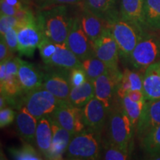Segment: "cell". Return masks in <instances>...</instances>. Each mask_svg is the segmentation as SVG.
I'll return each mask as SVG.
<instances>
[{
  "instance_id": "obj_41",
  "label": "cell",
  "mask_w": 160,
  "mask_h": 160,
  "mask_svg": "<svg viewBox=\"0 0 160 160\" xmlns=\"http://www.w3.org/2000/svg\"><path fill=\"white\" fill-rule=\"evenodd\" d=\"M128 96L130 99L135 102H141L145 100L143 91H131L128 93Z\"/></svg>"
},
{
  "instance_id": "obj_1",
  "label": "cell",
  "mask_w": 160,
  "mask_h": 160,
  "mask_svg": "<svg viewBox=\"0 0 160 160\" xmlns=\"http://www.w3.org/2000/svg\"><path fill=\"white\" fill-rule=\"evenodd\" d=\"M105 128V137L110 142L131 152L136 131L117 96L108 113Z\"/></svg>"
},
{
  "instance_id": "obj_28",
  "label": "cell",
  "mask_w": 160,
  "mask_h": 160,
  "mask_svg": "<svg viewBox=\"0 0 160 160\" xmlns=\"http://www.w3.org/2000/svg\"><path fill=\"white\" fill-rule=\"evenodd\" d=\"M83 69L89 79L94 80L108 71V68L96 55L90 57L82 62Z\"/></svg>"
},
{
  "instance_id": "obj_24",
  "label": "cell",
  "mask_w": 160,
  "mask_h": 160,
  "mask_svg": "<svg viewBox=\"0 0 160 160\" xmlns=\"http://www.w3.org/2000/svg\"><path fill=\"white\" fill-rule=\"evenodd\" d=\"M144 0H121L119 16L122 19L145 29L144 22Z\"/></svg>"
},
{
  "instance_id": "obj_34",
  "label": "cell",
  "mask_w": 160,
  "mask_h": 160,
  "mask_svg": "<svg viewBox=\"0 0 160 160\" xmlns=\"http://www.w3.org/2000/svg\"><path fill=\"white\" fill-rule=\"evenodd\" d=\"M19 24V20L14 16L1 14L0 16V36L5 35L6 32L12 28H17Z\"/></svg>"
},
{
  "instance_id": "obj_8",
  "label": "cell",
  "mask_w": 160,
  "mask_h": 160,
  "mask_svg": "<svg viewBox=\"0 0 160 160\" xmlns=\"http://www.w3.org/2000/svg\"><path fill=\"white\" fill-rule=\"evenodd\" d=\"M51 117L74 136L85 129L83 109L73 105L68 100H61Z\"/></svg>"
},
{
  "instance_id": "obj_2",
  "label": "cell",
  "mask_w": 160,
  "mask_h": 160,
  "mask_svg": "<svg viewBox=\"0 0 160 160\" xmlns=\"http://www.w3.org/2000/svg\"><path fill=\"white\" fill-rule=\"evenodd\" d=\"M37 19L44 36L57 44L66 42L73 20L67 5H56L41 10Z\"/></svg>"
},
{
  "instance_id": "obj_27",
  "label": "cell",
  "mask_w": 160,
  "mask_h": 160,
  "mask_svg": "<svg viewBox=\"0 0 160 160\" xmlns=\"http://www.w3.org/2000/svg\"><path fill=\"white\" fill-rule=\"evenodd\" d=\"M140 142L143 151L152 159L160 157V125L148 132Z\"/></svg>"
},
{
  "instance_id": "obj_26",
  "label": "cell",
  "mask_w": 160,
  "mask_h": 160,
  "mask_svg": "<svg viewBox=\"0 0 160 160\" xmlns=\"http://www.w3.org/2000/svg\"><path fill=\"white\" fill-rule=\"evenodd\" d=\"M143 16L146 30L160 31V0H144Z\"/></svg>"
},
{
  "instance_id": "obj_19",
  "label": "cell",
  "mask_w": 160,
  "mask_h": 160,
  "mask_svg": "<svg viewBox=\"0 0 160 160\" xmlns=\"http://www.w3.org/2000/svg\"><path fill=\"white\" fill-rule=\"evenodd\" d=\"M143 93L146 101L160 99V59L144 72Z\"/></svg>"
},
{
  "instance_id": "obj_21",
  "label": "cell",
  "mask_w": 160,
  "mask_h": 160,
  "mask_svg": "<svg viewBox=\"0 0 160 160\" xmlns=\"http://www.w3.org/2000/svg\"><path fill=\"white\" fill-rule=\"evenodd\" d=\"M83 11L79 17L82 27L89 39L94 43L102 34L104 30L107 28V22L105 19H102L91 13L88 10L82 8Z\"/></svg>"
},
{
  "instance_id": "obj_42",
  "label": "cell",
  "mask_w": 160,
  "mask_h": 160,
  "mask_svg": "<svg viewBox=\"0 0 160 160\" xmlns=\"http://www.w3.org/2000/svg\"><path fill=\"white\" fill-rule=\"evenodd\" d=\"M5 1L7 3H8L9 5L17 8V9H22L24 8L28 7L26 5L25 2H24L23 0H5Z\"/></svg>"
},
{
  "instance_id": "obj_7",
  "label": "cell",
  "mask_w": 160,
  "mask_h": 160,
  "mask_svg": "<svg viewBox=\"0 0 160 160\" xmlns=\"http://www.w3.org/2000/svg\"><path fill=\"white\" fill-rule=\"evenodd\" d=\"M42 73V87L60 100L68 99L72 88L71 70L45 65Z\"/></svg>"
},
{
  "instance_id": "obj_5",
  "label": "cell",
  "mask_w": 160,
  "mask_h": 160,
  "mask_svg": "<svg viewBox=\"0 0 160 160\" xmlns=\"http://www.w3.org/2000/svg\"><path fill=\"white\" fill-rule=\"evenodd\" d=\"M160 59V37L145 31L132 52L129 62L138 71H145Z\"/></svg>"
},
{
  "instance_id": "obj_3",
  "label": "cell",
  "mask_w": 160,
  "mask_h": 160,
  "mask_svg": "<svg viewBox=\"0 0 160 160\" xmlns=\"http://www.w3.org/2000/svg\"><path fill=\"white\" fill-rule=\"evenodd\" d=\"M102 132L85 128L73 136L65 153L67 159L96 160L102 155Z\"/></svg>"
},
{
  "instance_id": "obj_9",
  "label": "cell",
  "mask_w": 160,
  "mask_h": 160,
  "mask_svg": "<svg viewBox=\"0 0 160 160\" xmlns=\"http://www.w3.org/2000/svg\"><path fill=\"white\" fill-rule=\"evenodd\" d=\"M18 30V53L20 57L31 58L34 55L43 37L37 16L33 19L21 23Z\"/></svg>"
},
{
  "instance_id": "obj_30",
  "label": "cell",
  "mask_w": 160,
  "mask_h": 160,
  "mask_svg": "<svg viewBox=\"0 0 160 160\" xmlns=\"http://www.w3.org/2000/svg\"><path fill=\"white\" fill-rule=\"evenodd\" d=\"M131 152L113 145L104 137L102 140V154L105 160H126L130 159Z\"/></svg>"
},
{
  "instance_id": "obj_33",
  "label": "cell",
  "mask_w": 160,
  "mask_h": 160,
  "mask_svg": "<svg viewBox=\"0 0 160 160\" xmlns=\"http://www.w3.org/2000/svg\"><path fill=\"white\" fill-rule=\"evenodd\" d=\"M122 73L128 78L131 85V91H143V76L144 73L131 71L128 68L124 70Z\"/></svg>"
},
{
  "instance_id": "obj_31",
  "label": "cell",
  "mask_w": 160,
  "mask_h": 160,
  "mask_svg": "<svg viewBox=\"0 0 160 160\" xmlns=\"http://www.w3.org/2000/svg\"><path fill=\"white\" fill-rule=\"evenodd\" d=\"M120 99H121L122 105L126 113L128 116L133 128L136 131L146 100H143L141 102H135L130 99L128 96H125Z\"/></svg>"
},
{
  "instance_id": "obj_17",
  "label": "cell",
  "mask_w": 160,
  "mask_h": 160,
  "mask_svg": "<svg viewBox=\"0 0 160 160\" xmlns=\"http://www.w3.org/2000/svg\"><path fill=\"white\" fill-rule=\"evenodd\" d=\"M51 121L53 129V139L47 159H62L63 155L67 151L73 135L68 131L61 127L51 117Z\"/></svg>"
},
{
  "instance_id": "obj_14",
  "label": "cell",
  "mask_w": 160,
  "mask_h": 160,
  "mask_svg": "<svg viewBox=\"0 0 160 160\" xmlns=\"http://www.w3.org/2000/svg\"><path fill=\"white\" fill-rule=\"evenodd\" d=\"M82 109L84 122L86 128L102 133L108 113L104 104L94 97L84 106Z\"/></svg>"
},
{
  "instance_id": "obj_11",
  "label": "cell",
  "mask_w": 160,
  "mask_h": 160,
  "mask_svg": "<svg viewBox=\"0 0 160 160\" xmlns=\"http://www.w3.org/2000/svg\"><path fill=\"white\" fill-rule=\"evenodd\" d=\"M65 43L68 48L82 62L95 55L93 42L84 31L79 17H73V23Z\"/></svg>"
},
{
  "instance_id": "obj_38",
  "label": "cell",
  "mask_w": 160,
  "mask_h": 160,
  "mask_svg": "<svg viewBox=\"0 0 160 160\" xmlns=\"http://www.w3.org/2000/svg\"><path fill=\"white\" fill-rule=\"evenodd\" d=\"M83 0H38V6L40 10L48 8L59 5H75L82 2Z\"/></svg>"
},
{
  "instance_id": "obj_29",
  "label": "cell",
  "mask_w": 160,
  "mask_h": 160,
  "mask_svg": "<svg viewBox=\"0 0 160 160\" xmlns=\"http://www.w3.org/2000/svg\"><path fill=\"white\" fill-rule=\"evenodd\" d=\"M13 159L17 160H41L44 158L40 152H38L32 144L25 142L20 147H12L8 149Z\"/></svg>"
},
{
  "instance_id": "obj_25",
  "label": "cell",
  "mask_w": 160,
  "mask_h": 160,
  "mask_svg": "<svg viewBox=\"0 0 160 160\" xmlns=\"http://www.w3.org/2000/svg\"><path fill=\"white\" fill-rule=\"evenodd\" d=\"M94 97V82L93 80L88 79L82 85L77 87H72L68 100L76 107L83 108Z\"/></svg>"
},
{
  "instance_id": "obj_36",
  "label": "cell",
  "mask_w": 160,
  "mask_h": 160,
  "mask_svg": "<svg viewBox=\"0 0 160 160\" xmlns=\"http://www.w3.org/2000/svg\"><path fill=\"white\" fill-rule=\"evenodd\" d=\"M8 47L11 53L18 51V30L17 28H12L3 35Z\"/></svg>"
},
{
  "instance_id": "obj_18",
  "label": "cell",
  "mask_w": 160,
  "mask_h": 160,
  "mask_svg": "<svg viewBox=\"0 0 160 160\" xmlns=\"http://www.w3.org/2000/svg\"><path fill=\"white\" fill-rule=\"evenodd\" d=\"M38 120L29 113L25 107H22L16 116V129L25 142L36 143V130Z\"/></svg>"
},
{
  "instance_id": "obj_6",
  "label": "cell",
  "mask_w": 160,
  "mask_h": 160,
  "mask_svg": "<svg viewBox=\"0 0 160 160\" xmlns=\"http://www.w3.org/2000/svg\"><path fill=\"white\" fill-rule=\"evenodd\" d=\"M61 100L42 86L25 93L21 99V108L25 107L31 115L39 120L51 116Z\"/></svg>"
},
{
  "instance_id": "obj_20",
  "label": "cell",
  "mask_w": 160,
  "mask_h": 160,
  "mask_svg": "<svg viewBox=\"0 0 160 160\" xmlns=\"http://www.w3.org/2000/svg\"><path fill=\"white\" fill-rule=\"evenodd\" d=\"M53 139L51 117H44L38 120L36 130V145L42 156L47 159Z\"/></svg>"
},
{
  "instance_id": "obj_12",
  "label": "cell",
  "mask_w": 160,
  "mask_h": 160,
  "mask_svg": "<svg viewBox=\"0 0 160 160\" xmlns=\"http://www.w3.org/2000/svg\"><path fill=\"white\" fill-rule=\"evenodd\" d=\"M122 76V72L108 70L97 77L94 82L95 97L105 106L108 111L111 109L117 97V86Z\"/></svg>"
},
{
  "instance_id": "obj_43",
  "label": "cell",
  "mask_w": 160,
  "mask_h": 160,
  "mask_svg": "<svg viewBox=\"0 0 160 160\" xmlns=\"http://www.w3.org/2000/svg\"><path fill=\"white\" fill-rule=\"evenodd\" d=\"M160 159V157H157V158H155V159Z\"/></svg>"
},
{
  "instance_id": "obj_35",
  "label": "cell",
  "mask_w": 160,
  "mask_h": 160,
  "mask_svg": "<svg viewBox=\"0 0 160 160\" xmlns=\"http://www.w3.org/2000/svg\"><path fill=\"white\" fill-rule=\"evenodd\" d=\"M88 79V78L82 66L71 70V83L72 87H77L82 85Z\"/></svg>"
},
{
  "instance_id": "obj_22",
  "label": "cell",
  "mask_w": 160,
  "mask_h": 160,
  "mask_svg": "<svg viewBox=\"0 0 160 160\" xmlns=\"http://www.w3.org/2000/svg\"><path fill=\"white\" fill-rule=\"evenodd\" d=\"M45 65L68 70L82 66L81 60L68 48L66 43L57 44L54 54Z\"/></svg>"
},
{
  "instance_id": "obj_37",
  "label": "cell",
  "mask_w": 160,
  "mask_h": 160,
  "mask_svg": "<svg viewBox=\"0 0 160 160\" xmlns=\"http://www.w3.org/2000/svg\"><path fill=\"white\" fill-rule=\"evenodd\" d=\"M17 116V113L11 107L0 109V127L1 128L7 127L13 123Z\"/></svg>"
},
{
  "instance_id": "obj_39",
  "label": "cell",
  "mask_w": 160,
  "mask_h": 160,
  "mask_svg": "<svg viewBox=\"0 0 160 160\" xmlns=\"http://www.w3.org/2000/svg\"><path fill=\"white\" fill-rule=\"evenodd\" d=\"M13 53L10 51L4 36H0V62H6Z\"/></svg>"
},
{
  "instance_id": "obj_16",
  "label": "cell",
  "mask_w": 160,
  "mask_h": 160,
  "mask_svg": "<svg viewBox=\"0 0 160 160\" xmlns=\"http://www.w3.org/2000/svg\"><path fill=\"white\" fill-rule=\"evenodd\" d=\"M160 125V99L146 101L136 133L140 141L151 129Z\"/></svg>"
},
{
  "instance_id": "obj_13",
  "label": "cell",
  "mask_w": 160,
  "mask_h": 160,
  "mask_svg": "<svg viewBox=\"0 0 160 160\" xmlns=\"http://www.w3.org/2000/svg\"><path fill=\"white\" fill-rule=\"evenodd\" d=\"M6 63V74L4 79L0 82L1 95L21 99L25 94L20 85L18 77V59L17 57L11 56Z\"/></svg>"
},
{
  "instance_id": "obj_4",
  "label": "cell",
  "mask_w": 160,
  "mask_h": 160,
  "mask_svg": "<svg viewBox=\"0 0 160 160\" xmlns=\"http://www.w3.org/2000/svg\"><path fill=\"white\" fill-rule=\"evenodd\" d=\"M107 27L111 30L117 41L119 57L125 61H129L132 52L146 30L134 23L122 19L120 16L108 22Z\"/></svg>"
},
{
  "instance_id": "obj_32",
  "label": "cell",
  "mask_w": 160,
  "mask_h": 160,
  "mask_svg": "<svg viewBox=\"0 0 160 160\" xmlns=\"http://www.w3.org/2000/svg\"><path fill=\"white\" fill-rule=\"evenodd\" d=\"M57 44L54 42L51 41L48 38L43 35L42 39L40 42L38 48H39L40 56L45 65H47L48 62L54 54L56 50H57Z\"/></svg>"
},
{
  "instance_id": "obj_15",
  "label": "cell",
  "mask_w": 160,
  "mask_h": 160,
  "mask_svg": "<svg viewBox=\"0 0 160 160\" xmlns=\"http://www.w3.org/2000/svg\"><path fill=\"white\" fill-rule=\"evenodd\" d=\"M18 77L24 93L33 91L42 86L43 73L29 62L17 57Z\"/></svg>"
},
{
  "instance_id": "obj_10",
  "label": "cell",
  "mask_w": 160,
  "mask_h": 160,
  "mask_svg": "<svg viewBox=\"0 0 160 160\" xmlns=\"http://www.w3.org/2000/svg\"><path fill=\"white\" fill-rule=\"evenodd\" d=\"M95 55L105 62L109 70L119 71V50L111 30L106 28L102 34L93 43Z\"/></svg>"
},
{
  "instance_id": "obj_40",
  "label": "cell",
  "mask_w": 160,
  "mask_h": 160,
  "mask_svg": "<svg viewBox=\"0 0 160 160\" xmlns=\"http://www.w3.org/2000/svg\"><path fill=\"white\" fill-rule=\"evenodd\" d=\"M0 7H1V14L8 16H15L19 10L17 8L9 5L5 0H0Z\"/></svg>"
},
{
  "instance_id": "obj_23",
  "label": "cell",
  "mask_w": 160,
  "mask_h": 160,
  "mask_svg": "<svg viewBox=\"0 0 160 160\" xmlns=\"http://www.w3.org/2000/svg\"><path fill=\"white\" fill-rule=\"evenodd\" d=\"M84 8L105 19L106 22L119 16L116 3L117 0H83Z\"/></svg>"
}]
</instances>
